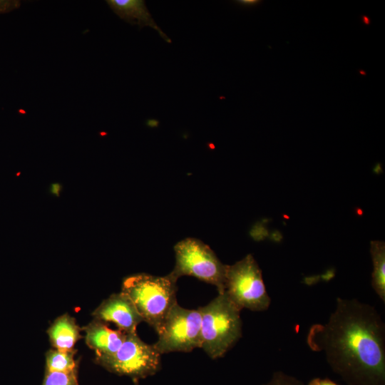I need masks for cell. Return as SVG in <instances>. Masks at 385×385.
Here are the masks:
<instances>
[{"instance_id": "cell-1", "label": "cell", "mask_w": 385, "mask_h": 385, "mask_svg": "<svg viewBox=\"0 0 385 385\" xmlns=\"http://www.w3.org/2000/svg\"><path fill=\"white\" fill-rule=\"evenodd\" d=\"M307 344L347 384L385 385V324L374 307L338 297L328 321L309 328Z\"/></svg>"}, {"instance_id": "cell-2", "label": "cell", "mask_w": 385, "mask_h": 385, "mask_svg": "<svg viewBox=\"0 0 385 385\" xmlns=\"http://www.w3.org/2000/svg\"><path fill=\"white\" fill-rule=\"evenodd\" d=\"M176 282L169 274L163 277L136 274L125 278L121 292L131 300L143 321L158 333L178 303Z\"/></svg>"}, {"instance_id": "cell-3", "label": "cell", "mask_w": 385, "mask_h": 385, "mask_svg": "<svg viewBox=\"0 0 385 385\" xmlns=\"http://www.w3.org/2000/svg\"><path fill=\"white\" fill-rule=\"evenodd\" d=\"M201 315V345L212 359L222 357L242 336L240 309L225 292L204 307Z\"/></svg>"}, {"instance_id": "cell-4", "label": "cell", "mask_w": 385, "mask_h": 385, "mask_svg": "<svg viewBox=\"0 0 385 385\" xmlns=\"http://www.w3.org/2000/svg\"><path fill=\"white\" fill-rule=\"evenodd\" d=\"M175 265L169 274L173 279L192 276L216 287L218 294L225 290L227 265L222 264L212 249L200 240L188 237L174 247Z\"/></svg>"}, {"instance_id": "cell-5", "label": "cell", "mask_w": 385, "mask_h": 385, "mask_svg": "<svg viewBox=\"0 0 385 385\" xmlns=\"http://www.w3.org/2000/svg\"><path fill=\"white\" fill-rule=\"evenodd\" d=\"M225 292L240 309L264 311L271 302L261 270L252 255L227 265Z\"/></svg>"}, {"instance_id": "cell-6", "label": "cell", "mask_w": 385, "mask_h": 385, "mask_svg": "<svg viewBox=\"0 0 385 385\" xmlns=\"http://www.w3.org/2000/svg\"><path fill=\"white\" fill-rule=\"evenodd\" d=\"M160 356L153 344L145 343L133 332L126 334L115 354L96 358L95 361L110 372L139 379L153 376L160 370Z\"/></svg>"}, {"instance_id": "cell-7", "label": "cell", "mask_w": 385, "mask_h": 385, "mask_svg": "<svg viewBox=\"0 0 385 385\" xmlns=\"http://www.w3.org/2000/svg\"><path fill=\"white\" fill-rule=\"evenodd\" d=\"M153 344L160 354L190 352L201 345V315L176 303L168 314Z\"/></svg>"}, {"instance_id": "cell-8", "label": "cell", "mask_w": 385, "mask_h": 385, "mask_svg": "<svg viewBox=\"0 0 385 385\" xmlns=\"http://www.w3.org/2000/svg\"><path fill=\"white\" fill-rule=\"evenodd\" d=\"M95 319L112 322L118 329L125 333L136 332L138 325L143 322L131 300L123 292L113 294L94 310Z\"/></svg>"}, {"instance_id": "cell-9", "label": "cell", "mask_w": 385, "mask_h": 385, "mask_svg": "<svg viewBox=\"0 0 385 385\" xmlns=\"http://www.w3.org/2000/svg\"><path fill=\"white\" fill-rule=\"evenodd\" d=\"M83 329L86 343L96 352V358L115 354L122 345L127 334L119 329H112L105 322L95 319Z\"/></svg>"}, {"instance_id": "cell-10", "label": "cell", "mask_w": 385, "mask_h": 385, "mask_svg": "<svg viewBox=\"0 0 385 385\" xmlns=\"http://www.w3.org/2000/svg\"><path fill=\"white\" fill-rule=\"evenodd\" d=\"M112 11L121 19L131 25H138L139 29L149 26L155 29L167 43L170 38L160 29L149 12L143 0H108Z\"/></svg>"}, {"instance_id": "cell-11", "label": "cell", "mask_w": 385, "mask_h": 385, "mask_svg": "<svg viewBox=\"0 0 385 385\" xmlns=\"http://www.w3.org/2000/svg\"><path fill=\"white\" fill-rule=\"evenodd\" d=\"M81 330L75 318L66 313L54 320L47 333L54 349L71 351L74 349L75 344L82 337Z\"/></svg>"}, {"instance_id": "cell-12", "label": "cell", "mask_w": 385, "mask_h": 385, "mask_svg": "<svg viewBox=\"0 0 385 385\" xmlns=\"http://www.w3.org/2000/svg\"><path fill=\"white\" fill-rule=\"evenodd\" d=\"M370 252L374 270L371 286L382 302H385V244L382 241H371Z\"/></svg>"}, {"instance_id": "cell-13", "label": "cell", "mask_w": 385, "mask_h": 385, "mask_svg": "<svg viewBox=\"0 0 385 385\" xmlns=\"http://www.w3.org/2000/svg\"><path fill=\"white\" fill-rule=\"evenodd\" d=\"M76 349L62 351L50 349L46 354L45 372L72 373L78 371V362L74 356Z\"/></svg>"}, {"instance_id": "cell-14", "label": "cell", "mask_w": 385, "mask_h": 385, "mask_svg": "<svg viewBox=\"0 0 385 385\" xmlns=\"http://www.w3.org/2000/svg\"><path fill=\"white\" fill-rule=\"evenodd\" d=\"M42 385H78V371L72 373L45 372Z\"/></svg>"}, {"instance_id": "cell-15", "label": "cell", "mask_w": 385, "mask_h": 385, "mask_svg": "<svg viewBox=\"0 0 385 385\" xmlns=\"http://www.w3.org/2000/svg\"><path fill=\"white\" fill-rule=\"evenodd\" d=\"M263 385H304L296 378L287 375L282 371L275 372L271 380Z\"/></svg>"}, {"instance_id": "cell-16", "label": "cell", "mask_w": 385, "mask_h": 385, "mask_svg": "<svg viewBox=\"0 0 385 385\" xmlns=\"http://www.w3.org/2000/svg\"><path fill=\"white\" fill-rule=\"evenodd\" d=\"M21 2L19 1H1L0 0V14L9 12L19 8Z\"/></svg>"}, {"instance_id": "cell-17", "label": "cell", "mask_w": 385, "mask_h": 385, "mask_svg": "<svg viewBox=\"0 0 385 385\" xmlns=\"http://www.w3.org/2000/svg\"><path fill=\"white\" fill-rule=\"evenodd\" d=\"M308 385H339L329 379L314 378L312 379Z\"/></svg>"}, {"instance_id": "cell-18", "label": "cell", "mask_w": 385, "mask_h": 385, "mask_svg": "<svg viewBox=\"0 0 385 385\" xmlns=\"http://www.w3.org/2000/svg\"><path fill=\"white\" fill-rule=\"evenodd\" d=\"M62 186L59 183H52L50 186V192L53 195L58 197L61 191Z\"/></svg>"}, {"instance_id": "cell-19", "label": "cell", "mask_w": 385, "mask_h": 385, "mask_svg": "<svg viewBox=\"0 0 385 385\" xmlns=\"http://www.w3.org/2000/svg\"><path fill=\"white\" fill-rule=\"evenodd\" d=\"M235 2H237V4L240 5L252 6H255L257 4H259L261 2V1L260 0H239V1H235Z\"/></svg>"}, {"instance_id": "cell-20", "label": "cell", "mask_w": 385, "mask_h": 385, "mask_svg": "<svg viewBox=\"0 0 385 385\" xmlns=\"http://www.w3.org/2000/svg\"><path fill=\"white\" fill-rule=\"evenodd\" d=\"M361 19L364 24L366 26H369L371 24V19L370 18L366 15H362L361 16Z\"/></svg>"}, {"instance_id": "cell-21", "label": "cell", "mask_w": 385, "mask_h": 385, "mask_svg": "<svg viewBox=\"0 0 385 385\" xmlns=\"http://www.w3.org/2000/svg\"><path fill=\"white\" fill-rule=\"evenodd\" d=\"M359 72L360 74L364 75V76L366 74V71L364 70H359Z\"/></svg>"}, {"instance_id": "cell-22", "label": "cell", "mask_w": 385, "mask_h": 385, "mask_svg": "<svg viewBox=\"0 0 385 385\" xmlns=\"http://www.w3.org/2000/svg\"><path fill=\"white\" fill-rule=\"evenodd\" d=\"M134 385H139L138 379H133Z\"/></svg>"}]
</instances>
